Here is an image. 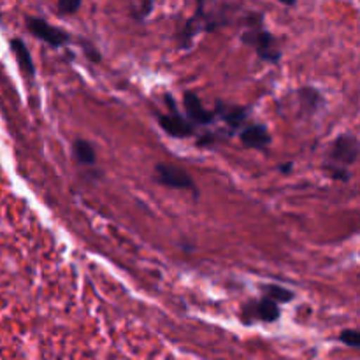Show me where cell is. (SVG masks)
Masks as SVG:
<instances>
[{
  "label": "cell",
  "mask_w": 360,
  "mask_h": 360,
  "mask_svg": "<svg viewBox=\"0 0 360 360\" xmlns=\"http://www.w3.org/2000/svg\"><path fill=\"white\" fill-rule=\"evenodd\" d=\"M9 46H11V49H13L14 56H16L20 69L23 70L28 77H34L37 70H35L34 60H32V55H30V51H28L27 44L23 42V39H20V37L11 39Z\"/></svg>",
  "instance_id": "9c48e42d"
},
{
  "label": "cell",
  "mask_w": 360,
  "mask_h": 360,
  "mask_svg": "<svg viewBox=\"0 0 360 360\" xmlns=\"http://www.w3.org/2000/svg\"><path fill=\"white\" fill-rule=\"evenodd\" d=\"M359 151L360 144L357 137L352 136V134H341L330 144L326 162L341 165V167H350V165L357 164Z\"/></svg>",
  "instance_id": "7a4b0ae2"
},
{
  "label": "cell",
  "mask_w": 360,
  "mask_h": 360,
  "mask_svg": "<svg viewBox=\"0 0 360 360\" xmlns=\"http://www.w3.org/2000/svg\"><path fill=\"white\" fill-rule=\"evenodd\" d=\"M155 181L167 186V188L190 190L197 195V186L193 183V178L179 165L165 164V162L157 164L155 165Z\"/></svg>",
  "instance_id": "3957f363"
},
{
  "label": "cell",
  "mask_w": 360,
  "mask_h": 360,
  "mask_svg": "<svg viewBox=\"0 0 360 360\" xmlns=\"http://www.w3.org/2000/svg\"><path fill=\"white\" fill-rule=\"evenodd\" d=\"M338 340L348 348H354V350H359L360 348V333L357 329H345Z\"/></svg>",
  "instance_id": "9a60e30c"
},
{
  "label": "cell",
  "mask_w": 360,
  "mask_h": 360,
  "mask_svg": "<svg viewBox=\"0 0 360 360\" xmlns=\"http://www.w3.org/2000/svg\"><path fill=\"white\" fill-rule=\"evenodd\" d=\"M271 141H273V137H271L267 127L262 125V123L246 127L241 132V143L246 148H252V150H264V148L269 146Z\"/></svg>",
  "instance_id": "ba28073f"
},
{
  "label": "cell",
  "mask_w": 360,
  "mask_h": 360,
  "mask_svg": "<svg viewBox=\"0 0 360 360\" xmlns=\"http://www.w3.org/2000/svg\"><path fill=\"white\" fill-rule=\"evenodd\" d=\"M158 125L165 130L171 137L186 139L193 136V123L183 118L178 111H171V115L158 116Z\"/></svg>",
  "instance_id": "52a82bcc"
},
{
  "label": "cell",
  "mask_w": 360,
  "mask_h": 360,
  "mask_svg": "<svg viewBox=\"0 0 360 360\" xmlns=\"http://www.w3.org/2000/svg\"><path fill=\"white\" fill-rule=\"evenodd\" d=\"M195 2H197L195 16H204V2H206V0H195Z\"/></svg>",
  "instance_id": "d6986e66"
},
{
  "label": "cell",
  "mask_w": 360,
  "mask_h": 360,
  "mask_svg": "<svg viewBox=\"0 0 360 360\" xmlns=\"http://www.w3.org/2000/svg\"><path fill=\"white\" fill-rule=\"evenodd\" d=\"M280 316V304H278L276 301H273V299L267 297V295L260 299V301L250 302V304H246L245 309H243V322L245 323H252L253 319L260 320V322L264 323H273L278 322Z\"/></svg>",
  "instance_id": "5b68a950"
},
{
  "label": "cell",
  "mask_w": 360,
  "mask_h": 360,
  "mask_svg": "<svg viewBox=\"0 0 360 360\" xmlns=\"http://www.w3.org/2000/svg\"><path fill=\"white\" fill-rule=\"evenodd\" d=\"M214 115H220V118L227 123L231 129H238L239 125H243L246 118L250 115V109L241 108V105H231V108H224V105H218V109L214 111Z\"/></svg>",
  "instance_id": "30bf717a"
},
{
  "label": "cell",
  "mask_w": 360,
  "mask_h": 360,
  "mask_svg": "<svg viewBox=\"0 0 360 360\" xmlns=\"http://www.w3.org/2000/svg\"><path fill=\"white\" fill-rule=\"evenodd\" d=\"M299 101H301L302 109H304L306 112H309V115L316 112L320 108H323V104H326L322 94L311 86H306L299 90Z\"/></svg>",
  "instance_id": "8fae6325"
},
{
  "label": "cell",
  "mask_w": 360,
  "mask_h": 360,
  "mask_svg": "<svg viewBox=\"0 0 360 360\" xmlns=\"http://www.w3.org/2000/svg\"><path fill=\"white\" fill-rule=\"evenodd\" d=\"M83 0H58V11L62 14H76Z\"/></svg>",
  "instance_id": "2e32d148"
},
{
  "label": "cell",
  "mask_w": 360,
  "mask_h": 360,
  "mask_svg": "<svg viewBox=\"0 0 360 360\" xmlns=\"http://www.w3.org/2000/svg\"><path fill=\"white\" fill-rule=\"evenodd\" d=\"M84 55H86L91 62H101V55H98L97 49H95L94 46L84 44Z\"/></svg>",
  "instance_id": "e0dca14e"
},
{
  "label": "cell",
  "mask_w": 360,
  "mask_h": 360,
  "mask_svg": "<svg viewBox=\"0 0 360 360\" xmlns=\"http://www.w3.org/2000/svg\"><path fill=\"white\" fill-rule=\"evenodd\" d=\"M264 294L269 299L276 301L278 304H283V302H290L295 297L294 292H290L288 288L280 287V285H266L264 287Z\"/></svg>",
  "instance_id": "4fadbf2b"
},
{
  "label": "cell",
  "mask_w": 360,
  "mask_h": 360,
  "mask_svg": "<svg viewBox=\"0 0 360 360\" xmlns=\"http://www.w3.org/2000/svg\"><path fill=\"white\" fill-rule=\"evenodd\" d=\"M183 105H185L186 116H188V120L193 125H210V123L214 122V116L217 115L213 111H207L202 105V102H200V98L193 91H185Z\"/></svg>",
  "instance_id": "8992f818"
},
{
  "label": "cell",
  "mask_w": 360,
  "mask_h": 360,
  "mask_svg": "<svg viewBox=\"0 0 360 360\" xmlns=\"http://www.w3.org/2000/svg\"><path fill=\"white\" fill-rule=\"evenodd\" d=\"M278 169H280V172H283V174H288V172H292V169H294V164H292V162H285V164H281Z\"/></svg>",
  "instance_id": "ac0fdd59"
},
{
  "label": "cell",
  "mask_w": 360,
  "mask_h": 360,
  "mask_svg": "<svg viewBox=\"0 0 360 360\" xmlns=\"http://www.w3.org/2000/svg\"><path fill=\"white\" fill-rule=\"evenodd\" d=\"M323 171H327V174H329L330 179H336V181H350L352 174L350 171H348L347 167H341V165H336V164H323Z\"/></svg>",
  "instance_id": "5bb4252c"
},
{
  "label": "cell",
  "mask_w": 360,
  "mask_h": 360,
  "mask_svg": "<svg viewBox=\"0 0 360 360\" xmlns=\"http://www.w3.org/2000/svg\"><path fill=\"white\" fill-rule=\"evenodd\" d=\"M241 41L243 44L253 46L257 55H259V58L262 60V62L274 63V65H276L281 60V49L280 46H278L276 37H274L271 32L264 30L262 27H255L252 28V30L245 32V34L241 35Z\"/></svg>",
  "instance_id": "6da1fadb"
},
{
  "label": "cell",
  "mask_w": 360,
  "mask_h": 360,
  "mask_svg": "<svg viewBox=\"0 0 360 360\" xmlns=\"http://www.w3.org/2000/svg\"><path fill=\"white\" fill-rule=\"evenodd\" d=\"M72 155L76 158L77 164L83 165H95L97 162V153H95L94 146L84 139H76L72 144Z\"/></svg>",
  "instance_id": "7c38bea8"
},
{
  "label": "cell",
  "mask_w": 360,
  "mask_h": 360,
  "mask_svg": "<svg viewBox=\"0 0 360 360\" xmlns=\"http://www.w3.org/2000/svg\"><path fill=\"white\" fill-rule=\"evenodd\" d=\"M27 28L30 30V34L34 37H37L39 41L46 42L51 48H62L67 42L70 41V35L67 32L60 30V28L51 27L49 23H46L42 18L37 16H28L27 18Z\"/></svg>",
  "instance_id": "277c9868"
},
{
  "label": "cell",
  "mask_w": 360,
  "mask_h": 360,
  "mask_svg": "<svg viewBox=\"0 0 360 360\" xmlns=\"http://www.w3.org/2000/svg\"><path fill=\"white\" fill-rule=\"evenodd\" d=\"M278 2H281L283 4V6H295V2H297V0H278Z\"/></svg>",
  "instance_id": "ffe728a7"
}]
</instances>
